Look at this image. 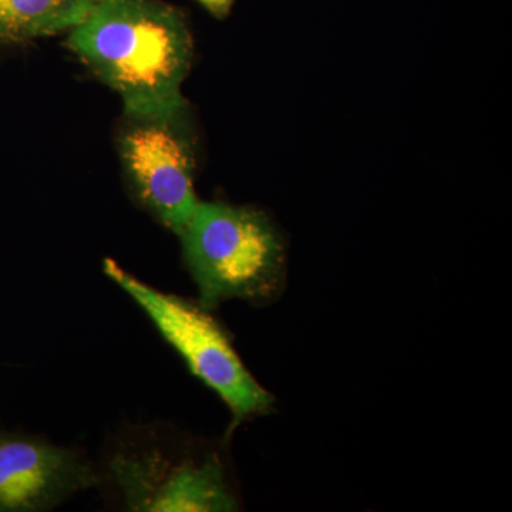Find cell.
Instances as JSON below:
<instances>
[{
    "mask_svg": "<svg viewBox=\"0 0 512 512\" xmlns=\"http://www.w3.org/2000/svg\"><path fill=\"white\" fill-rule=\"evenodd\" d=\"M70 49L120 94L124 111L184 103L194 43L183 10L161 0H97L70 30Z\"/></svg>",
    "mask_w": 512,
    "mask_h": 512,
    "instance_id": "obj_1",
    "label": "cell"
},
{
    "mask_svg": "<svg viewBox=\"0 0 512 512\" xmlns=\"http://www.w3.org/2000/svg\"><path fill=\"white\" fill-rule=\"evenodd\" d=\"M178 237L204 308L231 299L264 305L281 292L284 244L264 212L200 201Z\"/></svg>",
    "mask_w": 512,
    "mask_h": 512,
    "instance_id": "obj_2",
    "label": "cell"
},
{
    "mask_svg": "<svg viewBox=\"0 0 512 512\" xmlns=\"http://www.w3.org/2000/svg\"><path fill=\"white\" fill-rule=\"evenodd\" d=\"M107 478L137 512L235 511L220 454L201 451L163 426L130 427L111 444Z\"/></svg>",
    "mask_w": 512,
    "mask_h": 512,
    "instance_id": "obj_3",
    "label": "cell"
},
{
    "mask_svg": "<svg viewBox=\"0 0 512 512\" xmlns=\"http://www.w3.org/2000/svg\"><path fill=\"white\" fill-rule=\"evenodd\" d=\"M103 271L146 313L192 375L227 404L232 429L252 417L269 413L274 397L249 373L210 309L200 302L158 291L121 268L114 259H104Z\"/></svg>",
    "mask_w": 512,
    "mask_h": 512,
    "instance_id": "obj_4",
    "label": "cell"
},
{
    "mask_svg": "<svg viewBox=\"0 0 512 512\" xmlns=\"http://www.w3.org/2000/svg\"><path fill=\"white\" fill-rule=\"evenodd\" d=\"M119 154L138 204L180 235L198 200L195 141L188 103L150 111H124Z\"/></svg>",
    "mask_w": 512,
    "mask_h": 512,
    "instance_id": "obj_5",
    "label": "cell"
},
{
    "mask_svg": "<svg viewBox=\"0 0 512 512\" xmlns=\"http://www.w3.org/2000/svg\"><path fill=\"white\" fill-rule=\"evenodd\" d=\"M100 483L82 451L0 431V512H43Z\"/></svg>",
    "mask_w": 512,
    "mask_h": 512,
    "instance_id": "obj_6",
    "label": "cell"
},
{
    "mask_svg": "<svg viewBox=\"0 0 512 512\" xmlns=\"http://www.w3.org/2000/svg\"><path fill=\"white\" fill-rule=\"evenodd\" d=\"M97 0H0V42H26L72 30Z\"/></svg>",
    "mask_w": 512,
    "mask_h": 512,
    "instance_id": "obj_7",
    "label": "cell"
},
{
    "mask_svg": "<svg viewBox=\"0 0 512 512\" xmlns=\"http://www.w3.org/2000/svg\"><path fill=\"white\" fill-rule=\"evenodd\" d=\"M214 18L224 19L231 13L235 0H195Z\"/></svg>",
    "mask_w": 512,
    "mask_h": 512,
    "instance_id": "obj_8",
    "label": "cell"
}]
</instances>
